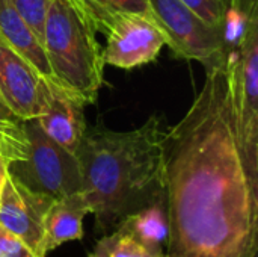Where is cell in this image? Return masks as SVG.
I'll return each mask as SVG.
<instances>
[{
	"mask_svg": "<svg viewBox=\"0 0 258 257\" xmlns=\"http://www.w3.org/2000/svg\"><path fill=\"white\" fill-rule=\"evenodd\" d=\"M9 3L18 11V14L26 20L38 39L42 42L44 21L51 0H9Z\"/></svg>",
	"mask_w": 258,
	"mask_h": 257,
	"instance_id": "obj_17",
	"label": "cell"
},
{
	"mask_svg": "<svg viewBox=\"0 0 258 257\" xmlns=\"http://www.w3.org/2000/svg\"><path fill=\"white\" fill-rule=\"evenodd\" d=\"M181 2L207 24L222 29L228 0H181Z\"/></svg>",
	"mask_w": 258,
	"mask_h": 257,
	"instance_id": "obj_18",
	"label": "cell"
},
{
	"mask_svg": "<svg viewBox=\"0 0 258 257\" xmlns=\"http://www.w3.org/2000/svg\"><path fill=\"white\" fill-rule=\"evenodd\" d=\"M165 132L160 114L128 132L86 127L76 158L97 232L107 233L124 217L165 198Z\"/></svg>",
	"mask_w": 258,
	"mask_h": 257,
	"instance_id": "obj_2",
	"label": "cell"
},
{
	"mask_svg": "<svg viewBox=\"0 0 258 257\" xmlns=\"http://www.w3.org/2000/svg\"><path fill=\"white\" fill-rule=\"evenodd\" d=\"M0 121H8V123H18V121H21L9 109V106L6 105V101H5V98L2 95V92H0Z\"/></svg>",
	"mask_w": 258,
	"mask_h": 257,
	"instance_id": "obj_20",
	"label": "cell"
},
{
	"mask_svg": "<svg viewBox=\"0 0 258 257\" xmlns=\"http://www.w3.org/2000/svg\"><path fill=\"white\" fill-rule=\"evenodd\" d=\"M88 257H100V256H98L97 253H94V251H92L91 254H88Z\"/></svg>",
	"mask_w": 258,
	"mask_h": 257,
	"instance_id": "obj_23",
	"label": "cell"
},
{
	"mask_svg": "<svg viewBox=\"0 0 258 257\" xmlns=\"http://www.w3.org/2000/svg\"><path fill=\"white\" fill-rule=\"evenodd\" d=\"M0 92L14 112L24 121L39 118L45 109L48 83L21 55L0 36Z\"/></svg>",
	"mask_w": 258,
	"mask_h": 257,
	"instance_id": "obj_8",
	"label": "cell"
},
{
	"mask_svg": "<svg viewBox=\"0 0 258 257\" xmlns=\"http://www.w3.org/2000/svg\"><path fill=\"white\" fill-rule=\"evenodd\" d=\"M8 165H9V162L0 155V191L3 188V183H5V179L8 174Z\"/></svg>",
	"mask_w": 258,
	"mask_h": 257,
	"instance_id": "obj_22",
	"label": "cell"
},
{
	"mask_svg": "<svg viewBox=\"0 0 258 257\" xmlns=\"http://www.w3.org/2000/svg\"><path fill=\"white\" fill-rule=\"evenodd\" d=\"M240 150L252 185L258 188V23L242 44L225 55Z\"/></svg>",
	"mask_w": 258,
	"mask_h": 257,
	"instance_id": "obj_5",
	"label": "cell"
},
{
	"mask_svg": "<svg viewBox=\"0 0 258 257\" xmlns=\"http://www.w3.org/2000/svg\"><path fill=\"white\" fill-rule=\"evenodd\" d=\"M0 257H38L15 233L0 224Z\"/></svg>",
	"mask_w": 258,
	"mask_h": 257,
	"instance_id": "obj_19",
	"label": "cell"
},
{
	"mask_svg": "<svg viewBox=\"0 0 258 257\" xmlns=\"http://www.w3.org/2000/svg\"><path fill=\"white\" fill-rule=\"evenodd\" d=\"M116 230L127 233L153 253L165 254L162 247L168 241L169 232L166 197L124 217L116 226Z\"/></svg>",
	"mask_w": 258,
	"mask_h": 257,
	"instance_id": "obj_13",
	"label": "cell"
},
{
	"mask_svg": "<svg viewBox=\"0 0 258 257\" xmlns=\"http://www.w3.org/2000/svg\"><path fill=\"white\" fill-rule=\"evenodd\" d=\"M107 38L104 52V64L122 70L153 62L166 38L151 15L138 12H119L112 15L103 32Z\"/></svg>",
	"mask_w": 258,
	"mask_h": 257,
	"instance_id": "obj_7",
	"label": "cell"
},
{
	"mask_svg": "<svg viewBox=\"0 0 258 257\" xmlns=\"http://www.w3.org/2000/svg\"><path fill=\"white\" fill-rule=\"evenodd\" d=\"M98 27L82 0H51L42 45L56 82L85 106L97 101L104 85V52Z\"/></svg>",
	"mask_w": 258,
	"mask_h": 257,
	"instance_id": "obj_3",
	"label": "cell"
},
{
	"mask_svg": "<svg viewBox=\"0 0 258 257\" xmlns=\"http://www.w3.org/2000/svg\"><path fill=\"white\" fill-rule=\"evenodd\" d=\"M53 198L33 192L9 171L0 191V224L20 236L38 257L44 236V218Z\"/></svg>",
	"mask_w": 258,
	"mask_h": 257,
	"instance_id": "obj_9",
	"label": "cell"
},
{
	"mask_svg": "<svg viewBox=\"0 0 258 257\" xmlns=\"http://www.w3.org/2000/svg\"><path fill=\"white\" fill-rule=\"evenodd\" d=\"M94 253L100 257H162L163 254L153 253L141 242L122 233L119 230L112 232L110 235L103 236L97 245Z\"/></svg>",
	"mask_w": 258,
	"mask_h": 257,
	"instance_id": "obj_15",
	"label": "cell"
},
{
	"mask_svg": "<svg viewBox=\"0 0 258 257\" xmlns=\"http://www.w3.org/2000/svg\"><path fill=\"white\" fill-rule=\"evenodd\" d=\"M82 3L94 18L98 32H103L106 21L119 12H138L151 15L148 0H82Z\"/></svg>",
	"mask_w": 258,
	"mask_h": 257,
	"instance_id": "obj_16",
	"label": "cell"
},
{
	"mask_svg": "<svg viewBox=\"0 0 258 257\" xmlns=\"http://www.w3.org/2000/svg\"><path fill=\"white\" fill-rule=\"evenodd\" d=\"M163 179L166 256H255L258 188L240 150L225 58L206 67L190 108L166 129Z\"/></svg>",
	"mask_w": 258,
	"mask_h": 257,
	"instance_id": "obj_1",
	"label": "cell"
},
{
	"mask_svg": "<svg viewBox=\"0 0 258 257\" xmlns=\"http://www.w3.org/2000/svg\"><path fill=\"white\" fill-rule=\"evenodd\" d=\"M83 109L85 105L60 85L48 83L45 109L36 120L53 141L76 155L88 127Z\"/></svg>",
	"mask_w": 258,
	"mask_h": 257,
	"instance_id": "obj_10",
	"label": "cell"
},
{
	"mask_svg": "<svg viewBox=\"0 0 258 257\" xmlns=\"http://www.w3.org/2000/svg\"><path fill=\"white\" fill-rule=\"evenodd\" d=\"M27 151L23 161L8 165V171L33 192L53 200L82 191L80 167L76 155L53 141L38 120H24Z\"/></svg>",
	"mask_w": 258,
	"mask_h": 257,
	"instance_id": "obj_4",
	"label": "cell"
},
{
	"mask_svg": "<svg viewBox=\"0 0 258 257\" xmlns=\"http://www.w3.org/2000/svg\"><path fill=\"white\" fill-rule=\"evenodd\" d=\"M151 17L162 29L175 58L198 61L204 67L225 58L221 27H213L194 14L181 0H148Z\"/></svg>",
	"mask_w": 258,
	"mask_h": 257,
	"instance_id": "obj_6",
	"label": "cell"
},
{
	"mask_svg": "<svg viewBox=\"0 0 258 257\" xmlns=\"http://www.w3.org/2000/svg\"><path fill=\"white\" fill-rule=\"evenodd\" d=\"M21 129H23V121H18V123L0 121V130H3V132H18Z\"/></svg>",
	"mask_w": 258,
	"mask_h": 257,
	"instance_id": "obj_21",
	"label": "cell"
},
{
	"mask_svg": "<svg viewBox=\"0 0 258 257\" xmlns=\"http://www.w3.org/2000/svg\"><path fill=\"white\" fill-rule=\"evenodd\" d=\"M162 257H168V256H166V254H163V256H162Z\"/></svg>",
	"mask_w": 258,
	"mask_h": 257,
	"instance_id": "obj_24",
	"label": "cell"
},
{
	"mask_svg": "<svg viewBox=\"0 0 258 257\" xmlns=\"http://www.w3.org/2000/svg\"><path fill=\"white\" fill-rule=\"evenodd\" d=\"M91 214L82 191L51 201L44 218L41 256L45 257L57 247L83 238V220Z\"/></svg>",
	"mask_w": 258,
	"mask_h": 257,
	"instance_id": "obj_11",
	"label": "cell"
},
{
	"mask_svg": "<svg viewBox=\"0 0 258 257\" xmlns=\"http://www.w3.org/2000/svg\"><path fill=\"white\" fill-rule=\"evenodd\" d=\"M0 36L11 48L32 64L47 83H57L42 42L9 0H0Z\"/></svg>",
	"mask_w": 258,
	"mask_h": 257,
	"instance_id": "obj_12",
	"label": "cell"
},
{
	"mask_svg": "<svg viewBox=\"0 0 258 257\" xmlns=\"http://www.w3.org/2000/svg\"><path fill=\"white\" fill-rule=\"evenodd\" d=\"M254 23H258V0H228L222 24L225 55L242 44Z\"/></svg>",
	"mask_w": 258,
	"mask_h": 257,
	"instance_id": "obj_14",
	"label": "cell"
}]
</instances>
